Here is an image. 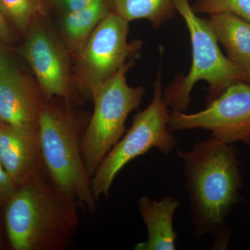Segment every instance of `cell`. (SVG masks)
<instances>
[{
    "mask_svg": "<svg viewBox=\"0 0 250 250\" xmlns=\"http://www.w3.org/2000/svg\"><path fill=\"white\" fill-rule=\"evenodd\" d=\"M180 202L171 196L158 201L143 196L139 200V210L146 224L147 238L138 243L136 250H174L177 233L174 229V215Z\"/></svg>",
    "mask_w": 250,
    "mask_h": 250,
    "instance_id": "cell-12",
    "label": "cell"
},
{
    "mask_svg": "<svg viewBox=\"0 0 250 250\" xmlns=\"http://www.w3.org/2000/svg\"><path fill=\"white\" fill-rule=\"evenodd\" d=\"M177 155L184 164L192 235L195 238L213 235L212 249H226L232 231L226 219L243 201L244 179L238 150L233 145L210 136L189 150L178 149Z\"/></svg>",
    "mask_w": 250,
    "mask_h": 250,
    "instance_id": "cell-1",
    "label": "cell"
},
{
    "mask_svg": "<svg viewBox=\"0 0 250 250\" xmlns=\"http://www.w3.org/2000/svg\"><path fill=\"white\" fill-rule=\"evenodd\" d=\"M83 134L80 122L70 108L44 99L39 139L45 173L64 195L95 213L92 178L82 157Z\"/></svg>",
    "mask_w": 250,
    "mask_h": 250,
    "instance_id": "cell-3",
    "label": "cell"
},
{
    "mask_svg": "<svg viewBox=\"0 0 250 250\" xmlns=\"http://www.w3.org/2000/svg\"><path fill=\"white\" fill-rule=\"evenodd\" d=\"M245 75H246V83H250V67H249V69L245 72Z\"/></svg>",
    "mask_w": 250,
    "mask_h": 250,
    "instance_id": "cell-22",
    "label": "cell"
},
{
    "mask_svg": "<svg viewBox=\"0 0 250 250\" xmlns=\"http://www.w3.org/2000/svg\"><path fill=\"white\" fill-rule=\"evenodd\" d=\"M0 160L18 186L44 170L38 136H27L0 122Z\"/></svg>",
    "mask_w": 250,
    "mask_h": 250,
    "instance_id": "cell-11",
    "label": "cell"
},
{
    "mask_svg": "<svg viewBox=\"0 0 250 250\" xmlns=\"http://www.w3.org/2000/svg\"><path fill=\"white\" fill-rule=\"evenodd\" d=\"M113 12L128 22L147 20L159 29L173 18L174 0H109Z\"/></svg>",
    "mask_w": 250,
    "mask_h": 250,
    "instance_id": "cell-15",
    "label": "cell"
},
{
    "mask_svg": "<svg viewBox=\"0 0 250 250\" xmlns=\"http://www.w3.org/2000/svg\"><path fill=\"white\" fill-rule=\"evenodd\" d=\"M134 60L124 64L106 82L90 90L94 111L82 139V154L93 177L102 161L125 132V123L137 110L146 90L127 84L126 75Z\"/></svg>",
    "mask_w": 250,
    "mask_h": 250,
    "instance_id": "cell-5",
    "label": "cell"
},
{
    "mask_svg": "<svg viewBox=\"0 0 250 250\" xmlns=\"http://www.w3.org/2000/svg\"><path fill=\"white\" fill-rule=\"evenodd\" d=\"M112 12L113 10L109 0H94L83 9L64 14L62 36L68 52L75 57L94 29Z\"/></svg>",
    "mask_w": 250,
    "mask_h": 250,
    "instance_id": "cell-14",
    "label": "cell"
},
{
    "mask_svg": "<svg viewBox=\"0 0 250 250\" xmlns=\"http://www.w3.org/2000/svg\"><path fill=\"white\" fill-rule=\"evenodd\" d=\"M112 12L94 29L83 48L75 56V82L90 90L111 78L124 64L134 60L142 48L141 41L128 42L129 26Z\"/></svg>",
    "mask_w": 250,
    "mask_h": 250,
    "instance_id": "cell-7",
    "label": "cell"
},
{
    "mask_svg": "<svg viewBox=\"0 0 250 250\" xmlns=\"http://www.w3.org/2000/svg\"><path fill=\"white\" fill-rule=\"evenodd\" d=\"M11 67H13V66L10 63L9 59L6 58L4 52L0 49V76L4 72L10 70Z\"/></svg>",
    "mask_w": 250,
    "mask_h": 250,
    "instance_id": "cell-21",
    "label": "cell"
},
{
    "mask_svg": "<svg viewBox=\"0 0 250 250\" xmlns=\"http://www.w3.org/2000/svg\"><path fill=\"white\" fill-rule=\"evenodd\" d=\"M192 8L196 14L230 13L250 22V0H195Z\"/></svg>",
    "mask_w": 250,
    "mask_h": 250,
    "instance_id": "cell-17",
    "label": "cell"
},
{
    "mask_svg": "<svg viewBox=\"0 0 250 250\" xmlns=\"http://www.w3.org/2000/svg\"><path fill=\"white\" fill-rule=\"evenodd\" d=\"M0 243H1V224H0Z\"/></svg>",
    "mask_w": 250,
    "mask_h": 250,
    "instance_id": "cell-23",
    "label": "cell"
},
{
    "mask_svg": "<svg viewBox=\"0 0 250 250\" xmlns=\"http://www.w3.org/2000/svg\"><path fill=\"white\" fill-rule=\"evenodd\" d=\"M19 186L15 183L5 170L0 160V208L4 207L17 191Z\"/></svg>",
    "mask_w": 250,
    "mask_h": 250,
    "instance_id": "cell-18",
    "label": "cell"
},
{
    "mask_svg": "<svg viewBox=\"0 0 250 250\" xmlns=\"http://www.w3.org/2000/svg\"><path fill=\"white\" fill-rule=\"evenodd\" d=\"M43 101L39 86L15 67L0 76V122L18 132L30 136L39 135Z\"/></svg>",
    "mask_w": 250,
    "mask_h": 250,
    "instance_id": "cell-10",
    "label": "cell"
},
{
    "mask_svg": "<svg viewBox=\"0 0 250 250\" xmlns=\"http://www.w3.org/2000/svg\"><path fill=\"white\" fill-rule=\"evenodd\" d=\"M170 115L164 100L160 67L154 82L152 102L134 117L131 128L105 156L92 177V192L96 201L100 196H108L116 176L130 161L145 155L153 148L164 155L175 149L178 140L167 128Z\"/></svg>",
    "mask_w": 250,
    "mask_h": 250,
    "instance_id": "cell-6",
    "label": "cell"
},
{
    "mask_svg": "<svg viewBox=\"0 0 250 250\" xmlns=\"http://www.w3.org/2000/svg\"><path fill=\"white\" fill-rule=\"evenodd\" d=\"M167 128L172 132L202 129L228 144L241 142L250 147V83H233L197 113L171 112Z\"/></svg>",
    "mask_w": 250,
    "mask_h": 250,
    "instance_id": "cell-8",
    "label": "cell"
},
{
    "mask_svg": "<svg viewBox=\"0 0 250 250\" xmlns=\"http://www.w3.org/2000/svg\"><path fill=\"white\" fill-rule=\"evenodd\" d=\"M11 38H12V32H11L9 22H7L0 9V41L9 42L11 41Z\"/></svg>",
    "mask_w": 250,
    "mask_h": 250,
    "instance_id": "cell-20",
    "label": "cell"
},
{
    "mask_svg": "<svg viewBox=\"0 0 250 250\" xmlns=\"http://www.w3.org/2000/svg\"><path fill=\"white\" fill-rule=\"evenodd\" d=\"M207 21L228 58L246 72L250 67L249 21L230 13L210 15Z\"/></svg>",
    "mask_w": 250,
    "mask_h": 250,
    "instance_id": "cell-13",
    "label": "cell"
},
{
    "mask_svg": "<svg viewBox=\"0 0 250 250\" xmlns=\"http://www.w3.org/2000/svg\"><path fill=\"white\" fill-rule=\"evenodd\" d=\"M64 14L74 12L78 10L83 9L85 6L93 2L94 0H49Z\"/></svg>",
    "mask_w": 250,
    "mask_h": 250,
    "instance_id": "cell-19",
    "label": "cell"
},
{
    "mask_svg": "<svg viewBox=\"0 0 250 250\" xmlns=\"http://www.w3.org/2000/svg\"><path fill=\"white\" fill-rule=\"evenodd\" d=\"M21 55L30 66L45 100L72 95V75L66 47L36 17L28 29Z\"/></svg>",
    "mask_w": 250,
    "mask_h": 250,
    "instance_id": "cell-9",
    "label": "cell"
},
{
    "mask_svg": "<svg viewBox=\"0 0 250 250\" xmlns=\"http://www.w3.org/2000/svg\"><path fill=\"white\" fill-rule=\"evenodd\" d=\"M42 9L41 0H0V9L7 22L22 32L28 31Z\"/></svg>",
    "mask_w": 250,
    "mask_h": 250,
    "instance_id": "cell-16",
    "label": "cell"
},
{
    "mask_svg": "<svg viewBox=\"0 0 250 250\" xmlns=\"http://www.w3.org/2000/svg\"><path fill=\"white\" fill-rule=\"evenodd\" d=\"M78 203L49 180L45 170L20 186L2 207L8 244L13 250H62L76 235Z\"/></svg>",
    "mask_w": 250,
    "mask_h": 250,
    "instance_id": "cell-2",
    "label": "cell"
},
{
    "mask_svg": "<svg viewBox=\"0 0 250 250\" xmlns=\"http://www.w3.org/2000/svg\"><path fill=\"white\" fill-rule=\"evenodd\" d=\"M249 213H250V207H249Z\"/></svg>",
    "mask_w": 250,
    "mask_h": 250,
    "instance_id": "cell-24",
    "label": "cell"
},
{
    "mask_svg": "<svg viewBox=\"0 0 250 250\" xmlns=\"http://www.w3.org/2000/svg\"><path fill=\"white\" fill-rule=\"evenodd\" d=\"M174 6L190 34L192 64L187 75H178L164 90V100L172 111L184 113L191 101L190 94L197 82L205 81L208 83L207 105L230 85L246 82V75L223 55L207 19L197 16L188 0H174Z\"/></svg>",
    "mask_w": 250,
    "mask_h": 250,
    "instance_id": "cell-4",
    "label": "cell"
}]
</instances>
